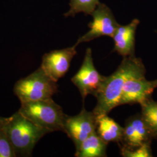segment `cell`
Instances as JSON below:
<instances>
[{
    "label": "cell",
    "mask_w": 157,
    "mask_h": 157,
    "mask_svg": "<svg viewBox=\"0 0 157 157\" xmlns=\"http://www.w3.org/2000/svg\"><path fill=\"white\" fill-rule=\"evenodd\" d=\"M141 117L152 137H157V101L148 98L140 104Z\"/></svg>",
    "instance_id": "obj_14"
},
{
    "label": "cell",
    "mask_w": 157,
    "mask_h": 157,
    "mask_svg": "<svg viewBox=\"0 0 157 157\" xmlns=\"http://www.w3.org/2000/svg\"><path fill=\"white\" fill-rule=\"evenodd\" d=\"M106 76L101 75L96 69L92 56V51L88 48L85 52L83 61L71 81L77 87L84 101L88 95L96 97Z\"/></svg>",
    "instance_id": "obj_5"
},
{
    "label": "cell",
    "mask_w": 157,
    "mask_h": 157,
    "mask_svg": "<svg viewBox=\"0 0 157 157\" xmlns=\"http://www.w3.org/2000/svg\"><path fill=\"white\" fill-rule=\"evenodd\" d=\"M18 111L34 124L50 132H63V123L67 115L63 112L62 107L52 98L21 102Z\"/></svg>",
    "instance_id": "obj_3"
},
{
    "label": "cell",
    "mask_w": 157,
    "mask_h": 157,
    "mask_svg": "<svg viewBox=\"0 0 157 157\" xmlns=\"http://www.w3.org/2000/svg\"><path fill=\"white\" fill-rule=\"evenodd\" d=\"M121 155L124 157H151V150L150 143H147L139 147L129 149L122 147L121 148Z\"/></svg>",
    "instance_id": "obj_16"
},
{
    "label": "cell",
    "mask_w": 157,
    "mask_h": 157,
    "mask_svg": "<svg viewBox=\"0 0 157 157\" xmlns=\"http://www.w3.org/2000/svg\"><path fill=\"white\" fill-rule=\"evenodd\" d=\"M13 92L21 102L51 98L58 92L56 82L41 67L15 84Z\"/></svg>",
    "instance_id": "obj_4"
},
{
    "label": "cell",
    "mask_w": 157,
    "mask_h": 157,
    "mask_svg": "<svg viewBox=\"0 0 157 157\" xmlns=\"http://www.w3.org/2000/svg\"><path fill=\"white\" fill-rule=\"evenodd\" d=\"M9 118H4L0 117V130L6 128V124L9 121Z\"/></svg>",
    "instance_id": "obj_18"
},
{
    "label": "cell",
    "mask_w": 157,
    "mask_h": 157,
    "mask_svg": "<svg viewBox=\"0 0 157 157\" xmlns=\"http://www.w3.org/2000/svg\"><path fill=\"white\" fill-rule=\"evenodd\" d=\"M139 23L137 19H135L126 25H119L112 37L114 41L113 51L124 58L135 56L136 32Z\"/></svg>",
    "instance_id": "obj_11"
},
{
    "label": "cell",
    "mask_w": 157,
    "mask_h": 157,
    "mask_svg": "<svg viewBox=\"0 0 157 157\" xmlns=\"http://www.w3.org/2000/svg\"><path fill=\"white\" fill-rule=\"evenodd\" d=\"M6 130L16 156H32L34 147L45 135L50 133L25 117L19 111L10 117Z\"/></svg>",
    "instance_id": "obj_2"
},
{
    "label": "cell",
    "mask_w": 157,
    "mask_h": 157,
    "mask_svg": "<svg viewBox=\"0 0 157 157\" xmlns=\"http://www.w3.org/2000/svg\"><path fill=\"white\" fill-rule=\"evenodd\" d=\"M91 15L93 21L88 24L90 30L78 38L76 43L77 45L102 36H109L112 38L119 26L110 8L104 4L100 3Z\"/></svg>",
    "instance_id": "obj_6"
},
{
    "label": "cell",
    "mask_w": 157,
    "mask_h": 157,
    "mask_svg": "<svg viewBox=\"0 0 157 157\" xmlns=\"http://www.w3.org/2000/svg\"><path fill=\"white\" fill-rule=\"evenodd\" d=\"M17 157L6 132V128L0 130V157Z\"/></svg>",
    "instance_id": "obj_17"
},
{
    "label": "cell",
    "mask_w": 157,
    "mask_h": 157,
    "mask_svg": "<svg viewBox=\"0 0 157 157\" xmlns=\"http://www.w3.org/2000/svg\"><path fill=\"white\" fill-rule=\"evenodd\" d=\"M96 132L107 144L111 142L121 143L124 128L108 117V114H102L97 116Z\"/></svg>",
    "instance_id": "obj_12"
},
{
    "label": "cell",
    "mask_w": 157,
    "mask_h": 157,
    "mask_svg": "<svg viewBox=\"0 0 157 157\" xmlns=\"http://www.w3.org/2000/svg\"><path fill=\"white\" fill-rule=\"evenodd\" d=\"M157 87V79L148 80L145 76H136L129 80L124 84L119 105L142 103L150 97Z\"/></svg>",
    "instance_id": "obj_9"
},
{
    "label": "cell",
    "mask_w": 157,
    "mask_h": 157,
    "mask_svg": "<svg viewBox=\"0 0 157 157\" xmlns=\"http://www.w3.org/2000/svg\"><path fill=\"white\" fill-rule=\"evenodd\" d=\"M100 3L99 0H70V10L64 16L74 17L80 12L85 15H91Z\"/></svg>",
    "instance_id": "obj_15"
},
{
    "label": "cell",
    "mask_w": 157,
    "mask_h": 157,
    "mask_svg": "<svg viewBox=\"0 0 157 157\" xmlns=\"http://www.w3.org/2000/svg\"><path fill=\"white\" fill-rule=\"evenodd\" d=\"M75 44L72 47L51 51L42 57L41 67L45 73L57 82L67 73L71 63L77 54Z\"/></svg>",
    "instance_id": "obj_8"
},
{
    "label": "cell",
    "mask_w": 157,
    "mask_h": 157,
    "mask_svg": "<svg viewBox=\"0 0 157 157\" xmlns=\"http://www.w3.org/2000/svg\"><path fill=\"white\" fill-rule=\"evenodd\" d=\"M152 137L141 115L129 118L124 127V134L121 143L129 149H133L150 143Z\"/></svg>",
    "instance_id": "obj_10"
},
{
    "label": "cell",
    "mask_w": 157,
    "mask_h": 157,
    "mask_svg": "<svg viewBox=\"0 0 157 157\" xmlns=\"http://www.w3.org/2000/svg\"><path fill=\"white\" fill-rule=\"evenodd\" d=\"M145 67L140 58L135 56L124 57L117 69L106 76L96 95L97 104L93 112L96 116L108 114L119 105L124 84L129 78L145 76Z\"/></svg>",
    "instance_id": "obj_1"
},
{
    "label": "cell",
    "mask_w": 157,
    "mask_h": 157,
    "mask_svg": "<svg viewBox=\"0 0 157 157\" xmlns=\"http://www.w3.org/2000/svg\"><path fill=\"white\" fill-rule=\"evenodd\" d=\"M108 144L101 139L95 132L89 136L76 150L75 156L78 157H107Z\"/></svg>",
    "instance_id": "obj_13"
},
{
    "label": "cell",
    "mask_w": 157,
    "mask_h": 157,
    "mask_svg": "<svg viewBox=\"0 0 157 157\" xmlns=\"http://www.w3.org/2000/svg\"><path fill=\"white\" fill-rule=\"evenodd\" d=\"M96 128L97 116L84 108L75 116L66 115L63 123V132L73 141L76 150L89 136L96 132Z\"/></svg>",
    "instance_id": "obj_7"
}]
</instances>
